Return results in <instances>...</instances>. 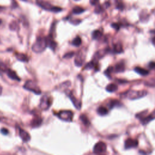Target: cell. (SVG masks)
I'll return each mask as SVG.
<instances>
[{"mask_svg":"<svg viewBox=\"0 0 155 155\" xmlns=\"http://www.w3.org/2000/svg\"><path fill=\"white\" fill-rule=\"evenodd\" d=\"M47 47V39L43 37H39L35 41L32 46V51L37 53H41Z\"/></svg>","mask_w":155,"mask_h":155,"instance_id":"6da1fadb","label":"cell"},{"mask_svg":"<svg viewBox=\"0 0 155 155\" xmlns=\"http://www.w3.org/2000/svg\"><path fill=\"white\" fill-rule=\"evenodd\" d=\"M36 3L38 6L41 7L44 10H46L48 11H51L53 12H59L62 11V9L59 7L53 6L52 4L44 1V0H36Z\"/></svg>","mask_w":155,"mask_h":155,"instance_id":"7a4b0ae2","label":"cell"},{"mask_svg":"<svg viewBox=\"0 0 155 155\" xmlns=\"http://www.w3.org/2000/svg\"><path fill=\"white\" fill-rule=\"evenodd\" d=\"M24 88L36 94H40L41 93V89L39 88L37 84L32 81H31V80H29V81L26 82V83L24 85Z\"/></svg>","mask_w":155,"mask_h":155,"instance_id":"3957f363","label":"cell"},{"mask_svg":"<svg viewBox=\"0 0 155 155\" xmlns=\"http://www.w3.org/2000/svg\"><path fill=\"white\" fill-rule=\"evenodd\" d=\"M147 92L145 90H141V91H135V90H130L127 92L126 93V96L125 97L127 98L130 99H136L142 98L147 95Z\"/></svg>","mask_w":155,"mask_h":155,"instance_id":"277c9868","label":"cell"},{"mask_svg":"<svg viewBox=\"0 0 155 155\" xmlns=\"http://www.w3.org/2000/svg\"><path fill=\"white\" fill-rule=\"evenodd\" d=\"M57 116L62 121L66 122H71L72 121L73 117V113L72 111L66 110L61 111L57 114Z\"/></svg>","mask_w":155,"mask_h":155,"instance_id":"5b68a950","label":"cell"},{"mask_svg":"<svg viewBox=\"0 0 155 155\" xmlns=\"http://www.w3.org/2000/svg\"><path fill=\"white\" fill-rule=\"evenodd\" d=\"M51 97L47 96V95H44L41 99V102H40L39 107L43 110H46L49 109L50 106H51Z\"/></svg>","mask_w":155,"mask_h":155,"instance_id":"8992f818","label":"cell"},{"mask_svg":"<svg viewBox=\"0 0 155 155\" xmlns=\"http://www.w3.org/2000/svg\"><path fill=\"white\" fill-rule=\"evenodd\" d=\"M107 150L106 144L103 142H99L94 145L93 147V152L96 154L104 153Z\"/></svg>","mask_w":155,"mask_h":155,"instance_id":"52a82bcc","label":"cell"},{"mask_svg":"<svg viewBox=\"0 0 155 155\" xmlns=\"http://www.w3.org/2000/svg\"><path fill=\"white\" fill-rule=\"evenodd\" d=\"M85 60L84 54L81 52H79L76 56L75 59V64L77 67H81L82 66V64Z\"/></svg>","mask_w":155,"mask_h":155,"instance_id":"ba28073f","label":"cell"},{"mask_svg":"<svg viewBox=\"0 0 155 155\" xmlns=\"http://www.w3.org/2000/svg\"><path fill=\"white\" fill-rule=\"evenodd\" d=\"M138 145V142L137 140L133 139L132 138L127 139L125 142V148L129 149L132 148L136 147Z\"/></svg>","mask_w":155,"mask_h":155,"instance_id":"9c48e42d","label":"cell"},{"mask_svg":"<svg viewBox=\"0 0 155 155\" xmlns=\"http://www.w3.org/2000/svg\"><path fill=\"white\" fill-rule=\"evenodd\" d=\"M19 134L20 136V138H21L23 141L25 142H29L30 140H31V135H30V134L22 128L19 129Z\"/></svg>","mask_w":155,"mask_h":155,"instance_id":"30bf717a","label":"cell"},{"mask_svg":"<svg viewBox=\"0 0 155 155\" xmlns=\"http://www.w3.org/2000/svg\"><path fill=\"white\" fill-rule=\"evenodd\" d=\"M154 119H155V110L150 114L145 116L144 118L141 119V121L143 125H146Z\"/></svg>","mask_w":155,"mask_h":155,"instance_id":"8fae6325","label":"cell"},{"mask_svg":"<svg viewBox=\"0 0 155 155\" xmlns=\"http://www.w3.org/2000/svg\"><path fill=\"white\" fill-rule=\"evenodd\" d=\"M6 73L9 78H11L13 80H15V81H20V78L18 77L15 72H14L12 70L8 69Z\"/></svg>","mask_w":155,"mask_h":155,"instance_id":"7c38bea8","label":"cell"},{"mask_svg":"<svg viewBox=\"0 0 155 155\" xmlns=\"http://www.w3.org/2000/svg\"><path fill=\"white\" fill-rule=\"evenodd\" d=\"M69 98H70V99H71V101H72V103L73 104L75 107L78 110L81 108V103H80V102L78 101V100L73 95L72 93H70Z\"/></svg>","mask_w":155,"mask_h":155,"instance_id":"4fadbf2b","label":"cell"},{"mask_svg":"<svg viewBox=\"0 0 155 155\" xmlns=\"http://www.w3.org/2000/svg\"><path fill=\"white\" fill-rule=\"evenodd\" d=\"M134 71H135L137 73L141 75L142 76H146L149 74V71L148 70L139 67H135V69H134Z\"/></svg>","mask_w":155,"mask_h":155,"instance_id":"5bb4252c","label":"cell"},{"mask_svg":"<svg viewBox=\"0 0 155 155\" xmlns=\"http://www.w3.org/2000/svg\"><path fill=\"white\" fill-rule=\"evenodd\" d=\"M43 122V119L39 117H36L35 118L32 122V126L33 127H37L39 126H41V124Z\"/></svg>","mask_w":155,"mask_h":155,"instance_id":"9a60e30c","label":"cell"},{"mask_svg":"<svg viewBox=\"0 0 155 155\" xmlns=\"http://www.w3.org/2000/svg\"><path fill=\"white\" fill-rule=\"evenodd\" d=\"M16 57H17V59H18L19 61H20L27 62L29 61L27 56L23 53H17Z\"/></svg>","mask_w":155,"mask_h":155,"instance_id":"2e32d148","label":"cell"},{"mask_svg":"<svg viewBox=\"0 0 155 155\" xmlns=\"http://www.w3.org/2000/svg\"><path fill=\"white\" fill-rule=\"evenodd\" d=\"M47 46H49L51 49L54 51L57 47L56 42H55L51 37H49V38H47Z\"/></svg>","mask_w":155,"mask_h":155,"instance_id":"e0dca14e","label":"cell"},{"mask_svg":"<svg viewBox=\"0 0 155 155\" xmlns=\"http://www.w3.org/2000/svg\"><path fill=\"white\" fill-rule=\"evenodd\" d=\"M118 90V86L115 84H110L106 87V90L108 92H114Z\"/></svg>","mask_w":155,"mask_h":155,"instance_id":"ac0fdd59","label":"cell"},{"mask_svg":"<svg viewBox=\"0 0 155 155\" xmlns=\"http://www.w3.org/2000/svg\"><path fill=\"white\" fill-rule=\"evenodd\" d=\"M97 112L99 114V115L105 116V115H106V114L108 113V110H107V108L102 107V106H101V107H99L98 108Z\"/></svg>","mask_w":155,"mask_h":155,"instance_id":"d6986e66","label":"cell"},{"mask_svg":"<svg viewBox=\"0 0 155 155\" xmlns=\"http://www.w3.org/2000/svg\"><path fill=\"white\" fill-rule=\"evenodd\" d=\"M122 45L120 44H116L113 47V52L116 53H120L122 52Z\"/></svg>","mask_w":155,"mask_h":155,"instance_id":"ffe728a7","label":"cell"},{"mask_svg":"<svg viewBox=\"0 0 155 155\" xmlns=\"http://www.w3.org/2000/svg\"><path fill=\"white\" fill-rule=\"evenodd\" d=\"M102 32L100 31H98V30H97V31H94L93 32L92 38L94 39H98L102 37Z\"/></svg>","mask_w":155,"mask_h":155,"instance_id":"44dd1931","label":"cell"},{"mask_svg":"<svg viewBox=\"0 0 155 155\" xmlns=\"http://www.w3.org/2000/svg\"><path fill=\"white\" fill-rule=\"evenodd\" d=\"M81 43H82V41H81V38H80L79 37H77L73 40L72 43L73 46H76V47H79L80 45L81 44Z\"/></svg>","mask_w":155,"mask_h":155,"instance_id":"7402d4cb","label":"cell"},{"mask_svg":"<svg viewBox=\"0 0 155 155\" xmlns=\"http://www.w3.org/2000/svg\"><path fill=\"white\" fill-rule=\"evenodd\" d=\"M114 70L116 72H122L125 70V66L123 63H119L116 65Z\"/></svg>","mask_w":155,"mask_h":155,"instance_id":"603a6c76","label":"cell"},{"mask_svg":"<svg viewBox=\"0 0 155 155\" xmlns=\"http://www.w3.org/2000/svg\"><path fill=\"white\" fill-rule=\"evenodd\" d=\"M84 11H85V9H83V8H82V7H78V6L74 7V8L73 9V11H72V12H73V13L77 14V15L80 14V13H83Z\"/></svg>","mask_w":155,"mask_h":155,"instance_id":"cb8c5ba5","label":"cell"},{"mask_svg":"<svg viewBox=\"0 0 155 155\" xmlns=\"http://www.w3.org/2000/svg\"><path fill=\"white\" fill-rule=\"evenodd\" d=\"M80 119H81L82 123L84 125H86V126H88V125L90 124V121L86 115H84V114H82V115H81V116H80Z\"/></svg>","mask_w":155,"mask_h":155,"instance_id":"d4e9b609","label":"cell"},{"mask_svg":"<svg viewBox=\"0 0 155 155\" xmlns=\"http://www.w3.org/2000/svg\"><path fill=\"white\" fill-rule=\"evenodd\" d=\"M119 104V102L117 100H112L109 102V103L108 104V106L110 108H113L114 106H118V105Z\"/></svg>","mask_w":155,"mask_h":155,"instance_id":"484cf974","label":"cell"},{"mask_svg":"<svg viewBox=\"0 0 155 155\" xmlns=\"http://www.w3.org/2000/svg\"><path fill=\"white\" fill-rule=\"evenodd\" d=\"M94 66H95V63H94V61H91V62H90L86 64V66H85L84 69H92Z\"/></svg>","mask_w":155,"mask_h":155,"instance_id":"4316f807","label":"cell"},{"mask_svg":"<svg viewBox=\"0 0 155 155\" xmlns=\"http://www.w3.org/2000/svg\"><path fill=\"white\" fill-rule=\"evenodd\" d=\"M104 7L103 6H101V5H98V6L96 7L95 10H94V12L96 13H99L103 11Z\"/></svg>","mask_w":155,"mask_h":155,"instance_id":"83f0119b","label":"cell"},{"mask_svg":"<svg viewBox=\"0 0 155 155\" xmlns=\"http://www.w3.org/2000/svg\"><path fill=\"white\" fill-rule=\"evenodd\" d=\"M7 68L6 67V65H5L4 63H0V70H1V71L3 72H7Z\"/></svg>","mask_w":155,"mask_h":155,"instance_id":"f1b7e54d","label":"cell"},{"mask_svg":"<svg viewBox=\"0 0 155 155\" xmlns=\"http://www.w3.org/2000/svg\"><path fill=\"white\" fill-rule=\"evenodd\" d=\"M73 55H74V52H70V53H67L64 56V58H67V59L71 58L72 57H73Z\"/></svg>","mask_w":155,"mask_h":155,"instance_id":"f546056e","label":"cell"},{"mask_svg":"<svg viewBox=\"0 0 155 155\" xmlns=\"http://www.w3.org/2000/svg\"><path fill=\"white\" fill-rule=\"evenodd\" d=\"M17 24L15 22H13L12 23V24H11V26H10V28H11V30H13V31H15V30L17 29Z\"/></svg>","mask_w":155,"mask_h":155,"instance_id":"4dcf8cb0","label":"cell"},{"mask_svg":"<svg viewBox=\"0 0 155 155\" xmlns=\"http://www.w3.org/2000/svg\"><path fill=\"white\" fill-rule=\"evenodd\" d=\"M146 84L148 86H155V80H150L148 82H147Z\"/></svg>","mask_w":155,"mask_h":155,"instance_id":"1f68e13d","label":"cell"},{"mask_svg":"<svg viewBox=\"0 0 155 155\" xmlns=\"http://www.w3.org/2000/svg\"><path fill=\"white\" fill-rule=\"evenodd\" d=\"M99 0H90V3L93 6H96L98 3H99Z\"/></svg>","mask_w":155,"mask_h":155,"instance_id":"d6a6232c","label":"cell"},{"mask_svg":"<svg viewBox=\"0 0 155 155\" xmlns=\"http://www.w3.org/2000/svg\"><path fill=\"white\" fill-rule=\"evenodd\" d=\"M1 132L2 134H3L4 135H7V134H8L9 132L7 130L6 128H3L1 129Z\"/></svg>","mask_w":155,"mask_h":155,"instance_id":"836d02e7","label":"cell"},{"mask_svg":"<svg viewBox=\"0 0 155 155\" xmlns=\"http://www.w3.org/2000/svg\"><path fill=\"white\" fill-rule=\"evenodd\" d=\"M112 27L115 29L116 30H119V29L120 28V26L117 23H113L112 24Z\"/></svg>","mask_w":155,"mask_h":155,"instance_id":"e575fe53","label":"cell"},{"mask_svg":"<svg viewBox=\"0 0 155 155\" xmlns=\"http://www.w3.org/2000/svg\"><path fill=\"white\" fill-rule=\"evenodd\" d=\"M148 67L150 69H154L155 68V63L154 62H151L148 64Z\"/></svg>","mask_w":155,"mask_h":155,"instance_id":"d590c367","label":"cell"},{"mask_svg":"<svg viewBox=\"0 0 155 155\" xmlns=\"http://www.w3.org/2000/svg\"><path fill=\"white\" fill-rule=\"evenodd\" d=\"M116 8H117V9H120V10H122V9H123V8H124V6H123V4H122V3H119V4L117 5Z\"/></svg>","mask_w":155,"mask_h":155,"instance_id":"8d00e7d4","label":"cell"},{"mask_svg":"<svg viewBox=\"0 0 155 155\" xmlns=\"http://www.w3.org/2000/svg\"><path fill=\"white\" fill-rule=\"evenodd\" d=\"M152 43L153 44V45L155 46V37H154L153 38V39H152Z\"/></svg>","mask_w":155,"mask_h":155,"instance_id":"74e56055","label":"cell"},{"mask_svg":"<svg viewBox=\"0 0 155 155\" xmlns=\"http://www.w3.org/2000/svg\"><path fill=\"white\" fill-rule=\"evenodd\" d=\"M2 92H3V88L1 86H0V95L2 94Z\"/></svg>","mask_w":155,"mask_h":155,"instance_id":"f35d334b","label":"cell"},{"mask_svg":"<svg viewBox=\"0 0 155 155\" xmlns=\"http://www.w3.org/2000/svg\"><path fill=\"white\" fill-rule=\"evenodd\" d=\"M1 20L0 19V24H1Z\"/></svg>","mask_w":155,"mask_h":155,"instance_id":"ab89813d","label":"cell"},{"mask_svg":"<svg viewBox=\"0 0 155 155\" xmlns=\"http://www.w3.org/2000/svg\"><path fill=\"white\" fill-rule=\"evenodd\" d=\"M2 8H1V7H0V9H1Z\"/></svg>","mask_w":155,"mask_h":155,"instance_id":"60d3db41","label":"cell"},{"mask_svg":"<svg viewBox=\"0 0 155 155\" xmlns=\"http://www.w3.org/2000/svg\"><path fill=\"white\" fill-rule=\"evenodd\" d=\"M75 1H79V0H75Z\"/></svg>","mask_w":155,"mask_h":155,"instance_id":"b9f144b4","label":"cell"},{"mask_svg":"<svg viewBox=\"0 0 155 155\" xmlns=\"http://www.w3.org/2000/svg\"><path fill=\"white\" fill-rule=\"evenodd\" d=\"M0 43H1V41H0Z\"/></svg>","mask_w":155,"mask_h":155,"instance_id":"7bdbcfd3","label":"cell"}]
</instances>
